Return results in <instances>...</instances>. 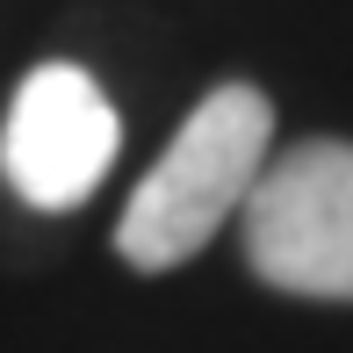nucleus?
<instances>
[{"instance_id":"f257e3e1","label":"nucleus","mask_w":353,"mask_h":353,"mask_svg":"<svg viewBox=\"0 0 353 353\" xmlns=\"http://www.w3.org/2000/svg\"><path fill=\"white\" fill-rule=\"evenodd\" d=\"M267 159H274V101L252 79L210 87L173 130V144L152 159V173L130 188V202L116 216V252L137 274L188 267L245 210Z\"/></svg>"},{"instance_id":"f03ea898","label":"nucleus","mask_w":353,"mask_h":353,"mask_svg":"<svg viewBox=\"0 0 353 353\" xmlns=\"http://www.w3.org/2000/svg\"><path fill=\"white\" fill-rule=\"evenodd\" d=\"M245 267L267 288L353 303V144L303 137L260 166L245 195Z\"/></svg>"},{"instance_id":"7ed1b4c3","label":"nucleus","mask_w":353,"mask_h":353,"mask_svg":"<svg viewBox=\"0 0 353 353\" xmlns=\"http://www.w3.org/2000/svg\"><path fill=\"white\" fill-rule=\"evenodd\" d=\"M123 152V116L101 79L72 58H51L14 87L0 116V181L29 210H79Z\"/></svg>"}]
</instances>
